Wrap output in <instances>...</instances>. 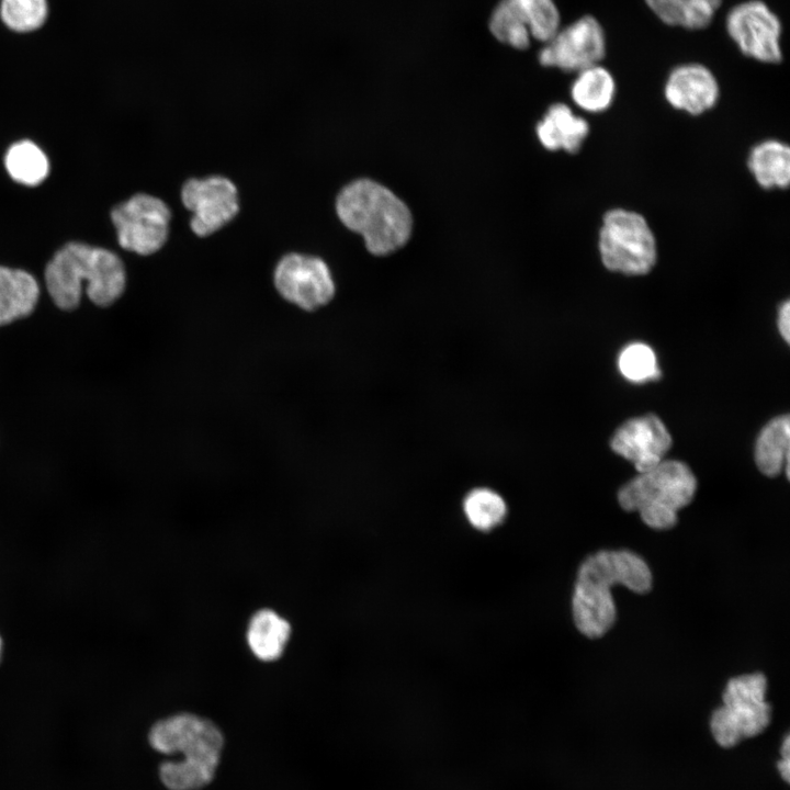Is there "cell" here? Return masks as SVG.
I'll use <instances>...</instances> for the list:
<instances>
[{"instance_id": "obj_1", "label": "cell", "mask_w": 790, "mask_h": 790, "mask_svg": "<svg viewBox=\"0 0 790 790\" xmlns=\"http://www.w3.org/2000/svg\"><path fill=\"white\" fill-rule=\"evenodd\" d=\"M653 583L646 562L629 550H602L589 555L578 568L572 610L578 631L589 639L605 635L614 624L617 610L611 587L623 585L646 594Z\"/></svg>"}, {"instance_id": "obj_2", "label": "cell", "mask_w": 790, "mask_h": 790, "mask_svg": "<svg viewBox=\"0 0 790 790\" xmlns=\"http://www.w3.org/2000/svg\"><path fill=\"white\" fill-rule=\"evenodd\" d=\"M150 746L159 753H181L179 761H163L161 782L169 790H200L214 778L224 746V735L211 720L192 713H178L157 721L148 734Z\"/></svg>"}, {"instance_id": "obj_3", "label": "cell", "mask_w": 790, "mask_h": 790, "mask_svg": "<svg viewBox=\"0 0 790 790\" xmlns=\"http://www.w3.org/2000/svg\"><path fill=\"white\" fill-rule=\"evenodd\" d=\"M47 291L61 309H75L87 283L89 298L99 306H109L124 292L125 267L113 251L71 241L61 247L45 268Z\"/></svg>"}, {"instance_id": "obj_4", "label": "cell", "mask_w": 790, "mask_h": 790, "mask_svg": "<svg viewBox=\"0 0 790 790\" xmlns=\"http://www.w3.org/2000/svg\"><path fill=\"white\" fill-rule=\"evenodd\" d=\"M336 213L350 230L363 237L366 249L376 256L403 247L410 237L413 217L407 205L384 185L358 179L341 189Z\"/></svg>"}, {"instance_id": "obj_5", "label": "cell", "mask_w": 790, "mask_h": 790, "mask_svg": "<svg viewBox=\"0 0 790 790\" xmlns=\"http://www.w3.org/2000/svg\"><path fill=\"white\" fill-rule=\"evenodd\" d=\"M696 489V477L685 463L663 460L623 485L618 500L624 510L637 511L647 527L666 530L677 523V512L692 500Z\"/></svg>"}, {"instance_id": "obj_6", "label": "cell", "mask_w": 790, "mask_h": 790, "mask_svg": "<svg viewBox=\"0 0 790 790\" xmlns=\"http://www.w3.org/2000/svg\"><path fill=\"white\" fill-rule=\"evenodd\" d=\"M598 252L606 269L624 275H644L657 261V241L639 212L614 207L605 213L598 233Z\"/></svg>"}, {"instance_id": "obj_7", "label": "cell", "mask_w": 790, "mask_h": 790, "mask_svg": "<svg viewBox=\"0 0 790 790\" xmlns=\"http://www.w3.org/2000/svg\"><path fill=\"white\" fill-rule=\"evenodd\" d=\"M767 679L760 673L731 678L722 693L723 704L710 718V730L722 747L761 733L770 723L771 707L765 700Z\"/></svg>"}, {"instance_id": "obj_8", "label": "cell", "mask_w": 790, "mask_h": 790, "mask_svg": "<svg viewBox=\"0 0 790 790\" xmlns=\"http://www.w3.org/2000/svg\"><path fill=\"white\" fill-rule=\"evenodd\" d=\"M111 219L123 249L149 256L168 240L171 211L158 196L136 193L112 208Z\"/></svg>"}, {"instance_id": "obj_9", "label": "cell", "mask_w": 790, "mask_h": 790, "mask_svg": "<svg viewBox=\"0 0 790 790\" xmlns=\"http://www.w3.org/2000/svg\"><path fill=\"white\" fill-rule=\"evenodd\" d=\"M273 284L286 302L306 312L327 305L335 296L331 271L319 257L290 252L273 270Z\"/></svg>"}, {"instance_id": "obj_10", "label": "cell", "mask_w": 790, "mask_h": 790, "mask_svg": "<svg viewBox=\"0 0 790 790\" xmlns=\"http://www.w3.org/2000/svg\"><path fill=\"white\" fill-rule=\"evenodd\" d=\"M725 29L743 55L764 64L782 60V25L764 1L747 0L734 5L726 14Z\"/></svg>"}, {"instance_id": "obj_11", "label": "cell", "mask_w": 790, "mask_h": 790, "mask_svg": "<svg viewBox=\"0 0 790 790\" xmlns=\"http://www.w3.org/2000/svg\"><path fill=\"white\" fill-rule=\"evenodd\" d=\"M180 198L192 214L190 228L199 237L218 232L239 212L237 187L225 176L190 178L182 184Z\"/></svg>"}, {"instance_id": "obj_12", "label": "cell", "mask_w": 790, "mask_h": 790, "mask_svg": "<svg viewBox=\"0 0 790 790\" xmlns=\"http://www.w3.org/2000/svg\"><path fill=\"white\" fill-rule=\"evenodd\" d=\"M539 53L544 67L578 72L599 64L606 55V35L599 21L584 15L560 29Z\"/></svg>"}, {"instance_id": "obj_13", "label": "cell", "mask_w": 790, "mask_h": 790, "mask_svg": "<svg viewBox=\"0 0 790 790\" xmlns=\"http://www.w3.org/2000/svg\"><path fill=\"white\" fill-rule=\"evenodd\" d=\"M611 449L644 473L663 461L672 445V437L655 415L632 418L622 424L610 441Z\"/></svg>"}, {"instance_id": "obj_14", "label": "cell", "mask_w": 790, "mask_h": 790, "mask_svg": "<svg viewBox=\"0 0 790 790\" xmlns=\"http://www.w3.org/2000/svg\"><path fill=\"white\" fill-rule=\"evenodd\" d=\"M664 97L675 110L700 115L718 103L720 86L713 72L704 65L681 64L668 74Z\"/></svg>"}, {"instance_id": "obj_15", "label": "cell", "mask_w": 790, "mask_h": 790, "mask_svg": "<svg viewBox=\"0 0 790 790\" xmlns=\"http://www.w3.org/2000/svg\"><path fill=\"white\" fill-rule=\"evenodd\" d=\"M589 131L588 122L564 103L552 104L537 125V135L544 148L568 154L579 151Z\"/></svg>"}, {"instance_id": "obj_16", "label": "cell", "mask_w": 790, "mask_h": 790, "mask_svg": "<svg viewBox=\"0 0 790 790\" xmlns=\"http://www.w3.org/2000/svg\"><path fill=\"white\" fill-rule=\"evenodd\" d=\"M747 168L756 183L765 190H782L790 182V148L779 139L755 144L747 155Z\"/></svg>"}, {"instance_id": "obj_17", "label": "cell", "mask_w": 790, "mask_h": 790, "mask_svg": "<svg viewBox=\"0 0 790 790\" xmlns=\"http://www.w3.org/2000/svg\"><path fill=\"white\" fill-rule=\"evenodd\" d=\"M290 636V622L274 610L267 608L252 614L246 631L249 650L262 662L280 658Z\"/></svg>"}, {"instance_id": "obj_18", "label": "cell", "mask_w": 790, "mask_h": 790, "mask_svg": "<svg viewBox=\"0 0 790 790\" xmlns=\"http://www.w3.org/2000/svg\"><path fill=\"white\" fill-rule=\"evenodd\" d=\"M38 296L40 286L32 274L0 266V326L30 315Z\"/></svg>"}, {"instance_id": "obj_19", "label": "cell", "mask_w": 790, "mask_h": 790, "mask_svg": "<svg viewBox=\"0 0 790 790\" xmlns=\"http://www.w3.org/2000/svg\"><path fill=\"white\" fill-rule=\"evenodd\" d=\"M571 86L573 102L584 112L599 114L614 101L617 84L612 74L600 64L578 72Z\"/></svg>"}, {"instance_id": "obj_20", "label": "cell", "mask_w": 790, "mask_h": 790, "mask_svg": "<svg viewBox=\"0 0 790 790\" xmlns=\"http://www.w3.org/2000/svg\"><path fill=\"white\" fill-rule=\"evenodd\" d=\"M789 416L783 415L770 420L760 431L756 447L755 461L759 471L769 476H777L782 469L789 477Z\"/></svg>"}, {"instance_id": "obj_21", "label": "cell", "mask_w": 790, "mask_h": 790, "mask_svg": "<svg viewBox=\"0 0 790 790\" xmlns=\"http://www.w3.org/2000/svg\"><path fill=\"white\" fill-rule=\"evenodd\" d=\"M666 25L702 30L713 20L723 0H644Z\"/></svg>"}, {"instance_id": "obj_22", "label": "cell", "mask_w": 790, "mask_h": 790, "mask_svg": "<svg viewBox=\"0 0 790 790\" xmlns=\"http://www.w3.org/2000/svg\"><path fill=\"white\" fill-rule=\"evenodd\" d=\"M489 30L505 44L524 49L530 44L529 21L526 0H500L494 9Z\"/></svg>"}, {"instance_id": "obj_23", "label": "cell", "mask_w": 790, "mask_h": 790, "mask_svg": "<svg viewBox=\"0 0 790 790\" xmlns=\"http://www.w3.org/2000/svg\"><path fill=\"white\" fill-rule=\"evenodd\" d=\"M10 177L25 185H37L48 173V160L43 150L31 140L13 144L4 158Z\"/></svg>"}, {"instance_id": "obj_24", "label": "cell", "mask_w": 790, "mask_h": 790, "mask_svg": "<svg viewBox=\"0 0 790 790\" xmlns=\"http://www.w3.org/2000/svg\"><path fill=\"white\" fill-rule=\"evenodd\" d=\"M463 510L469 522L476 529L487 531L498 526L506 517L507 506L503 497L493 489H472L464 498Z\"/></svg>"}, {"instance_id": "obj_25", "label": "cell", "mask_w": 790, "mask_h": 790, "mask_svg": "<svg viewBox=\"0 0 790 790\" xmlns=\"http://www.w3.org/2000/svg\"><path fill=\"white\" fill-rule=\"evenodd\" d=\"M47 15V0H0L1 21L16 33L38 30L46 22Z\"/></svg>"}, {"instance_id": "obj_26", "label": "cell", "mask_w": 790, "mask_h": 790, "mask_svg": "<svg viewBox=\"0 0 790 790\" xmlns=\"http://www.w3.org/2000/svg\"><path fill=\"white\" fill-rule=\"evenodd\" d=\"M622 375L632 382H644L659 375L653 350L644 343L627 346L619 357Z\"/></svg>"}, {"instance_id": "obj_27", "label": "cell", "mask_w": 790, "mask_h": 790, "mask_svg": "<svg viewBox=\"0 0 790 790\" xmlns=\"http://www.w3.org/2000/svg\"><path fill=\"white\" fill-rule=\"evenodd\" d=\"M529 33L537 41L549 42L561 29V16L554 0H526Z\"/></svg>"}, {"instance_id": "obj_28", "label": "cell", "mask_w": 790, "mask_h": 790, "mask_svg": "<svg viewBox=\"0 0 790 790\" xmlns=\"http://www.w3.org/2000/svg\"><path fill=\"white\" fill-rule=\"evenodd\" d=\"M778 328L782 338L789 343L790 340V304L789 301H785L778 312Z\"/></svg>"}, {"instance_id": "obj_29", "label": "cell", "mask_w": 790, "mask_h": 790, "mask_svg": "<svg viewBox=\"0 0 790 790\" xmlns=\"http://www.w3.org/2000/svg\"><path fill=\"white\" fill-rule=\"evenodd\" d=\"M777 768L786 782H789L790 775V756H785L781 760H778Z\"/></svg>"}, {"instance_id": "obj_30", "label": "cell", "mask_w": 790, "mask_h": 790, "mask_svg": "<svg viewBox=\"0 0 790 790\" xmlns=\"http://www.w3.org/2000/svg\"><path fill=\"white\" fill-rule=\"evenodd\" d=\"M2 653H3V640H2V637H1V635H0V661H1V658H2Z\"/></svg>"}]
</instances>
